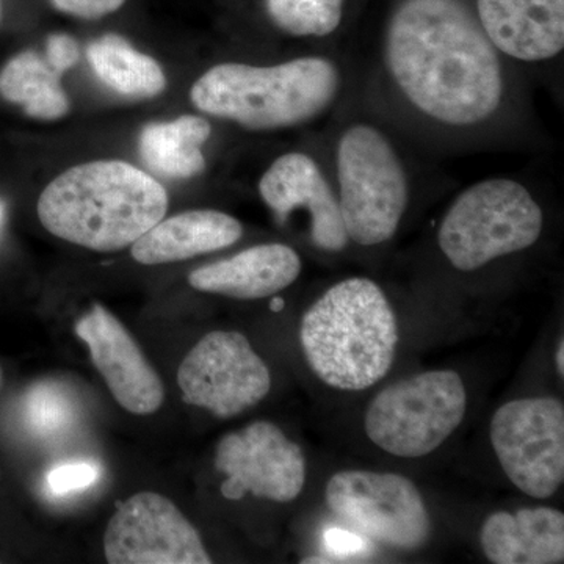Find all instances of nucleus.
I'll return each mask as SVG.
<instances>
[{"label":"nucleus","mask_w":564,"mask_h":564,"mask_svg":"<svg viewBox=\"0 0 564 564\" xmlns=\"http://www.w3.org/2000/svg\"><path fill=\"white\" fill-rule=\"evenodd\" d=\"M383 57L400 95L437 124L474 128L503 101L499 51L462 0H403Z\"/></svg>","instance_id":"obj_1"},{"label":"nucleus","mask_w":564,"mask_h":564,"mask_svg":"<svg viewBox=\"0 0 564 564\" xmlns=\"http://www.w3.org/2000/svg\"><path fill=\"white\" fill-rule=\"evenodd\" d=\"M165 187L121 161L84 163L66 170L39 199L41 225L58 239L93 251L122 250L169 210Z\"/></svg>","instance_id":"obj_2"},{"label":"nucleus","mask_w":564,"mask_h":564,"mask_svg":"<svg viewBox=\"0 0 564 564\" xmlns=\"http://www.w3.org/2000/svg\"><path fill=\"white\" fill-rule=\"evenodd\" d=\"M300 340L304 358L323 383L358 392L380 383L392 369L399 325L377 282L348 278L306 311Z\"/></svg>","instance_id":"obj_3"},{"label":"nucleus","mask_w":564,"mask_h":564,"mask_svg":"<svg viewBox=\"0 0 564 564\" xmlns=\"http://www.w3.org/2000/svg\"><path fill=\"white\" fill-rule=\"evenodd\" d=\"M343 77L322 55L272 66L221 63L192 87L196 109L248 131H280L317 120L332 109Z\"/></svg>","instance_id":"obj_4"},{"label":"nucleus","mask_w":564,"mask_h":564,"mask_svg":"<svg viewBox=\"0 0 564 564\" xmlns=\"http://www.w3.org/2000/svg\"><path fill=\"white\" fill-rule=\"evenodd\" d=\"M544 229V212L522 182L491 177L470 185L445 212L437 232L454 269L469 273L532 248Z\"/></svg>","instance_id":"obj_5"},{"label":"nucleus","mask_w":564,"mask_h":564,"mask_svg":"<svg viewBox=\"0 0 564 564\" xmlns=\"http://www.w3.org/2000/svg\"><path fill=\"white\" fill-rule=\"evenodd\" d=\"M336 181L348 240L389 242L410 203V180L391 139L370 122L348 126L337 140Z\"/></svg>","instance_id":"obj_6"},{"label":"nucleus","mask_w":564,"mask_h":564,"mask_svg":"<svg viewBox=\"0 0 564 564\" xmlns=\"http://www.w3.org/2000/svg\"><path fill=\"white\" fill-rule=\"evenodd\" d=\"M467 392L454 370L414 375L383 389L366 413V433L386 454L422 458L462 425Z\"/></svg>","instance_id":"obj_7"},{"label":"nucleus","mask_w":564,"mask_h":564,"mask_svg":"<svg viewBox=\"0 0 564 564\" xmlns=\"http://www.w3.org/2000/svg\"><path fill=\"white\" fill-rule=\"evenodd\" d=\"M325 497L333 514L388 547L415 551L432 534L422 494L402 475L343 470L329 478Z\"/></svg>","instance_id":"obj_8"},{"label":"nucleus","mask_w":564,"mask_h":564,"mask_svg":"<svg viewBox=\"0 0 564 564\" xmlns=\"http://www.w3.org/2000/svg\"><path fill=\"white\" fill-rule=\"evenodd\" d=\"M491 443L505 475L534 499H549L564 481V406L560 400L505 403L491 421Z\"/></svg>","instance_id":"obj_9"},{"label":"nucleus","mask_w":564,"mask_h":564,"mask_svg":"<svg viewBox=\"0 0 564 564\" xmlns=\"http://www.w3.org/2000/svg\"><path fill=\"white\" fill-rule=\"evenodd\" d=\"M182 400L218 419H231L261 403L272 375L242 333L206 334L177 370Z\"/></svg>","instance_id":"obj_10"},{"label":"nucleus","mask_w":564,"mask_h":564,"mask_svg":"<svg viewBox=\"0 0 564 564\" xmlns=\"http://www.w3.org/2000/svg\"><path fill=\"white\" fill-rule=\"evenodd\" d=\"M215 467L226 475L221 494L240 500L248 492L258 499L289 503L306 484V458L299 444L280 426L258 421L240 432L226 434L217 445Z\"/></svg>","instance_id":"obj_11"},{"label":"nucleus","mask_w":564,"mask_h":564,"mask_svg":"<svg viewBox=\"0 0 564 564\" xmlns=\"http://www.w3.org/2000/svg\"><path fill=\"white\" fill-rule=\"evenodd\" d=\"M110 564H210L195 527L158 492H139L118 503L104 534Z\"/></svg>","instance_id":"obj_12"},{"label":"nucleus","mask_w":564,"mask_h":564,"mask_svg":"<svg viewBox=\"0 0 564 564\" xmlns=\"http://www.w3.org/2000/svg\"><path fill=\"white\" fill-rule=\"evenodd\" d=\"M74 332L87 345L93 364L121 408L137 415L159 411L165 399L161 377L110 311L95 304L77 318Z\"/></svg>","instance_id":"obj_13"},{"label":"nucleus","mask_w":564,"mask_h":564,"mask_svg":"<svg viewBox=\"0 0 564 564\" xmlns=\"http://www.w3.org/2000/svg\"><path fill=\"white\" fill-rule=\"evenodd\" d=\"M261 198L280 220L296 210L310 215L311 240L318 250L340 252L348 247L337 193L322 166L306 152H288L259 181Z\"/></svg>","instance_id":"obj_14"},{"label":"nucleus","mask_w":564,"mask_h":564,"mask_svg":"<svg viewBox=\"0 0 564 564\" xmlns=\"http://www.w3.org/2000/svg\"><path fill=\"white\" fill-rule=\"evenodd\" d=\"M475 17L505 57L543 63L563 52L564 0H477Z\"/></svg>","instance_id":"obj_15"},{"label":"nucleus","mask_w":564,"mask_h":564,"mask_svg":"<svg viewBox=\"0 0 564 564\" xmlns=\"http://www.w3.org/2000/svg\"><path fill=\"white\" fill-rule=\"evenodd\" d=\"M302 269V258L289 245L263 243L195 270L188 284L228 299L262 300L291 288Z\"/></svg>","instance_id":"obj_16"},{"label":"nucleus","mask_w":564,"mask_h":564,"mask_svg":"<svg viewBox=\"0 0 564 564\" xmlns=\"http://www.w3.org/2000/svg\"><path fill=\"white\" fill-rule=\"evenodd\" d=\"M480 543L494 564L564 562V514L549 507L497 511L486 518Z\"/></svg>","instance_id":"obj_17"},{"label":"nucleus","mask_w":564,"mask_h":564,"mask_svg":"<svg viewBox=\"0 0 564 564\" xmlns=\"http://www.w3.org/2000/svg\"><path fill=\"white\" fill-rule=\"evenodd\" d=\"M243 236L242 223L220 210L182 212L162 218L132 243V258L143 265L187 261L225 250Z\"/></svg>","instance_id":"obj_18"},{"label":"nucleus","mask_w":564,"mask_h":564,"mask_svg":"<svg viewBox=\"0 0 564 564\" xmlns=\"http://www.w3.org/2000/svg\"><path fill=\"white\" fill-rule=\"evenodd\" d=\"M210 133V122L196 115L151 122L140 133L141 161L152 173L166 180H192L206 169L203 147Z\"/></svg>","instance_id":"obj_19"},{"label":"nucleus","mask_w":564,"mask_h":564,"mask_svg":"<svg viewBox=\"0 0 564 564\" xmlns=\"http://www.w3.org/2000/svg\"><path fill=\"white\" fill-rule=\"evenodd\" d=\"M93 73L104 85L132 99H150L166 87L165 73L150 55L133 50L120 35L93 41L87 50Z\"/></svg>","instance_id":"obj_20"},{"label":"nucleus","mask_w":564,"mask_h":564,"mask_svg":"<svg viewBox=\"0 0 564 564\" xmlns=\"http://www.w3.org/2000/svg\"><path fill=\"white\" fill-rule=\"evenodd\" d=\"M0 95L36 120H58L69 111L62 74L52 68L46 57L33 51L22 52L3 66Z\"/></svg>","instance_id":"obj_21"},{"label":"nucleus","mask_w":564,"mask_h":564,"mask_svg":"<svg viewBox=\"0 0 564 564\" xmlns=\"http://www.w3.org/2000/svg\"><path fill=\"white\" fill-rule=\"evenodd\" d=\"M345 0H267L280 31L299 39H325L339 29Z\"/></svg>","instance_id":"obj_22"},{"label":"nucleus","mask_w":564,"mask_h":564,"mask_svg":"<svg viewBox=\"0 0 564 564\" xmlns=\"http://www.w3.org/2000/svg\"><path fill=\"white\" fill-rule=\"evenodd\" d=\"M31 419L40 430L58 429L65 425L69 417V406L65 397L54 389L40 388L31 397Z\"/></svg>","instance_id":"obj_23"},{"label":"nucleus","mask_w":564,"mask_h":564,"mask_svg":"<svg viewBox=\"0 0 564 564\" xmlns=\"http://www.w3.org/2000/svg\"><path fill=\"white\" fill-rule=\"evenodd\" d=\"M98 478V469L91 464H66L52 470L50 475V488L55 494L77 491L88 488Z\"/></svg>","instance_id":"obj_24"},{"label":"nucleus","mask_w":564,"mask_h":564,"mask_svg":"<svg viewBox=\"0 0 564 564\" xmlns=\"http://www.w3.org/2000/svg\"><path fill=\"white\" fill-rule=\"evenodd\" d=\"M44 57H46L52 68L58 70L63 76L66 70L74 68L76 63L79 62V44L66 33H54L47 39Z\"/></svg>","instance_id":"obj_25"},{"label":"nucleus","mask_w":564,"mask_h":564,"mask_svg":"<svg viewBox=\"0 0 564 564\" xmlns=\"http://www.w3.org/2000/svg\"><path fill=\"white\" fill-rule=\"evenodd\" d=\"M52 6L62 13L80 20H99L115 13L124 6L126 0H51Z\"/></svg>","instance_id":"obj_26"},{"label":"nucleus","mask_w":564,"mask_h":564,"mask_svg":"<svg viewBox=\"0 0 564 564\" xmlns=\"http://www.w3.org/2000/svg\"><path fill=\"white\" fill-rule=\"evenodd\" d=\"M350 538L351 534L337 532V530H334V532H329L328 536H326V540H328L329 545H332L333 549H336V551H339L340 554H348V552L356 551V545H359V543H348Z\"/></svg>","instance_id":"obj_27"},{"label":"nucleus","mask_w":564,"mask_h":564,"mask_svg":"<svg viewBox=\"0 0 564 564\" xmlns=\"http://www.w3.org/2000/svg\"><path fill=\"white\" fill-rule=\"evenodd\" d=\"M555 364H556V372L560 373V377H564V343L563 339H560L558 347H556L555 355Z\"/></svg>","instance_id":"obj_28"},{"label":"nucleus","mask_w":564,"mask_h":564,"mask_svg":"<svg viewBox=\"0 0 564 564\" xmlns=\"http://www.w3.org/2000/svg\"><path fill=\"white\" fill-rule=\"evenodd\" d=\"M282 306H284V302H282L281 299L273 300L272 310L274 311V313H278V311H281Z\"/></svg>","instance_id":"obj_29"},{"label":"nucleus","mask_w":564,"mask_h":564,"mask_svg":"<svg viewBox=\"0 0 564 564\" xmlns=\"http://www.w3.org/2000/svg\"><path fill=\"white\" fill-rule=\"evenodd\" d=\"M3 218H6V209H3V204L0 202V229H2Z\"/></svg>","instance_id":"obj_30"},{"label":"nucleus","mask_w":564,"mask_h":564,"mask_svg":"<svg viewBox=\"0 0 564 564\" xmlns=\"http://www.w3.org/2000/svg\"><path fill=\"white\" fill-rule=\"evenodd\" d=\"M2 383H3V375H2V369H0V388H2Z\"/></svg>","instance_id":"obj_31"}]
</instances>
